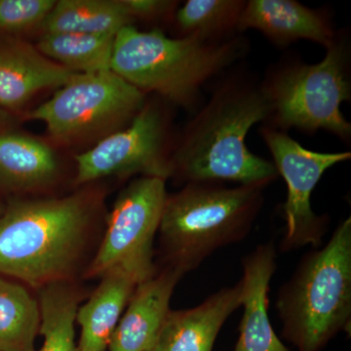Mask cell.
Here are the masks:
<instances>
[{
	"mask_svg": "<svg viewBox=\"0 0 351 351\" xmlns=\"http://www.w3.org/2000/svg\"><path fill=\"white\" fill-rule=\"evenodd\" d=\"M167 196L165 180L144 176L120 193L100 249L88 267L89 278L119 270L140 284L156 274L154 239Z\"/></svg>",
	"mask_w": 351,
	"mask_h": 351,
	"instance_id": "cell-8",
	"label": "cell"
},
{
	"mask_svg": "<svg viewBox=\"0 0 351 351\" xmlns=\"http://www.w3.org/2000/svg\"><path fill=\"white\" fill-rule=\"evenodd\" d=\"M167 135L168 122L162 108L147 101L128 125L76 154V184H89L108 176L140 175L166 181L171 178Z\"/></svg>",
	"mask_w": 351,
	"mask_h": 351,
	"instance_id": "cell-10",
	"label": "cell"
},
{
	"mask_svg": "<svg viewBox=\"0 0 351 351\" xmlns=\"http://www.w3.org/2000/svg\"><path fill=\"white\" fill-rule=\"evenodd\" d=\"M114 38L105 34L49 32L43 34L36 46L41 54L64 69L91 75L112 71Z\"/></svg>",
	"mask_w": 351,
	"mask_h": 351,
	"instance_id": "cell-19",
	"label": "cell"
},
{
	"mask_svg": "<svg viewBox=\"0 0 351 351\" xmlns=\"http://www.w3.org/2000/svg\"><path fill=\"white\" fill-rule=\"evenodd\" d=\"M261 84L271 106L272 128L325 130L343 140L350 137V123L341 110L343 101L350 98L348 49L339 39L327 48L319 63L284 64Z\"/></svg>",
	"mask_w": 351,
	"mask_h": 351,
	"instance_id": "cell-6",
	"label": "cell"
},
{
	"mask_svg": "<svg viewBox=\"0 0 351 351\" xmlns=\"http://www.w3.org/2000/svg\"><path fill=\"white\" fill-rule=\"evenodd\" d=\"M267 186L189 182L168 195L158 230L165 267L184 274L219 249L242 241L262 211Z\"/></svg>",
	"mask_w": 351,
	"mask_h": 351,
	"instance_id": "cell-5",
	"label": "cell"
},
{
	"mask_svg": "<svg viewBox=\"0 0 351 351\" xmlns=\"http://www.w3.org/2000/svg\"><path fill=\"white\" fill-rule=\"evenodd\" d=\"M261 136L271 154L277 174L287 186L282 207L285 232L279 249L290 252L307 245L320 248L329 228V218L314 213L311 195L324 173L350 160V152L309 151L286 132L270 126L262 127Z\"/></svg>",
	"mask_w": 351,
	"mask_h": 351,
	"instance_id": "cell-9",
	"label": "cell"
},
{
	"mask_svg": "<svg viewBox=\"0 0 351 351\" xmlns=\"http://www.w3.org/2000/svg\"><path fill=\"white\" fill-rule=\"evenodd\" d=\"M92 193L13 201L0 216V276L34 287L73 270L97 208Z\"/></svg>",
	"mask_w": 351,
	"mask_h": 351,
	"instance_id": "cell-2",
	"label": "cell"
},
{
	"mask_svg": "<svg viewBox=\"0 0 351 351\" xmlns=\"http://www.w3.org/2000/svg\"><path fill=\"white\" fill-rule=\"evenodd\" d=\"M247 1L244 0H189L175 12L182 36L219 40L233 36Z\"/></svg>",
	"mask_w": 351,
	"mask_h": 351,
	"instance_id": "cell-22",
	"label": "cell"
},
{
	"mask_svg": "<svg viewBox=\"0 0 351 351\" xmlns=\"http://www.w3.org/2000/svg\"><path fill=\"white\" fill-rule=\"evenodd\" d=\"M133 22L124 0H59L41 31L117 36Z\"/></svg>",
	"mask_w": 351,
	"mask_h": 351,
	"instance_id": "cell-18",
	"label": "cell"
},
{
	"mask_svg": "<svg viewBox=\"0 0 351 351\" xmlns=\"http://www.w3.org/2000/svg\"><path fill=\"white\" fill-rule=\"evenodd\" d=\"M134 21L161 19L174 12L177 2L165 0H124Z\"/></svg>",
	"mask_w": 351,
	"mask_h": 351,
	"instance_id": "cell-24",
	"label": "cell"
},
{
	"mask_svg": "<svg viewBox=\"0 0 351 351\" xmlns=\"http://www.w3.org/2000/svg\"><path fill=\"white\" fill-rule=\"evenodd\" d=\"M242 283L221 289L193 308L170 311L147 351H212L219 331L241 306Z\"/></svg>",
	"mask_w": 351,
	"mask_h": 351,
	"instance_id": "cell-14",
	"label": "cell"
},
{
	"mask_svg": "<svg viewBox=\"0 0 351 351\" xmlns=\"http://www.w3.org/2000/svg\"><path fill=\"white\" fill-rule=\"evenodd\" d=\"M147 103V94L112 71L76 73L25 119L45 124L59 144L103 138L128 125Z\"/></svg>",
	"mask_w": 351,
	"mask_h": 351,
	"instance_id": "cell-7",
	"label": "cell"
},
{
	"mask_svg": "<svg viewBox=\"0 0 351 351\" xmlns=\"http://www.w3.org/2000/svg\"><path fill=\"white\" fill-rule=\"evenodd\" d=\"M245 51L246 41L239 36L171 38L160 29L141 32L132 25L115 36L110 69L143 93L195 110L203 85Z\"/></svg>",
	"mask_w": 351,
	"mask_h": 351,
	"instance_id": "cell-3",
	"label": "cell"
},
{
	"mask_svg": "<svg viewBox=\"0 0 351 351\" xmlns=\"http://www.w3.org/2000/svg\"><path fill=\"white\" fill-rule=\"evenodd\" d=\"M276 307L281 337L298 351H321L351 320V218L321 248L306 253L281 286Z\"/></svg>",
	"mask_w": 351,
	"mask_h": 351,
	"instance_id": "cell-4",
	"label": "cell"
},
{
	"mask_svg": "<svg viewBox=\"0 0 351 351\" xmlns=\"http://www.w3.org/2000/svg\"><path fill=\"white\" fill-rule=\"evenodd\" d=\"M101 283L86 304L78 307L76 322L82 327L77 351H106L113 332L138 283L114 270L101 277Z\"/></svg>",
	"mask_w": 351,
	"mask_h": 351,
	"instance_id": "cell-17",
	"label": "cell"
},
{
	"mask_svg": "<svg viewBox=\"0 0 351 351\" xmlns=\"http://www.w3.org/2000/svg\"><path fill=\"white\" fill-rule=\"evenodd\" d=\"M8 112L0 108V131L7 130V127L10 125L12 119Z\"/></svg>",
	"mask_w": 351,
	"mask_h": 351,
	"instance_id": "cell-25",
	"label": "cell"
},
{
	"mask_svg": "<svg viewBox=\"0 0 351 351\" xmlns=\"http://www.w3.org/2000/svg\"><path fill=\"white\" fill-rule=\"evenodd\" d=\"M54 149L25 134L0 131V186L27 193L49 186L59 174Z\"/></svg>",
	"mask_w": 351,
	"mask_h": 351,
	"instance_id": "cell-16",
	"label": "cell"
},
{
	"mask_svg": "<svg viewBox=\"0 0 351 351\" xmlns=\"http://www.w3.org/2000/svg\"><path fill=\"white\" fill-rule=\"evenodd\" d=\"M55 0H0V32L22 34L43 27Z\"/></svg>",
	"mask_w": 351,
	"mask_h": 351,
	"instance_id": "cell-23",
	"label": "cell"
},
{
	"mask_svg": "<svg viewBox=\"0 0 351 351\" xmlns=\"http://www.w3.org/2000/svg\"><path fill=\"white\" fill-rule=\"evenodd\" d=\"M76 75L18 36L0 32V108L19 112L41 92L59 89Z\"/></svg>",
	"mask_w": 351,
	"mask_h": 351,
	"instance_id": "cell-11",
	"label": "cell"
},
{
	"mask_svg": "<svg viewBox=\"0 0 351 351\" xmlns=\"http://www.w3.org/2000/svg\"><path fill=\"white\" fill-rule=\"evenodd\" d=\"M249 29L262 32L278 46L306 39L327 49L337 39L331 23L324 13L308 8L295 0L247 1L237 32Z\"/></svg>",
	"mask_w": 351,
	"mask_h": 351,
	"instance_id": "cell-15",
	"label": "cell"
},
{
	"mask_svg": "<svg viewBox=\"0 0 351 351\" xmlns=\"http://www.w3.org/2000/svg\"><path fill=\"white\" fill-rule=\"evenodd\" d=\"M274 241L256 247L242 258L243 315L234 351H289L277 337L269 315L270 281L277 269Z\"/></svg>",
	"mask_w": 351,
	"mask_h": 351,
	"instance_id": "cell-12",
	"label": "cell"
},
{
	"mask_svg": "<svg viewBox=\"0 0 351 351\" xmlns=\"http://www.w3.org/2000/svg\"><path fill=\"white\" fill-rule=\"evenodd\" d=\"M80 295L64 281L41 288L39 297L43 343L36 351H77L75 323Z\"/></svg>",
	"mask_w": 351,
	"mask_h": 351,
	"instance_id": "cell-21",
	"label": "cell"
},
{
	"mask_svg": "<svg viewBox=\"0 0 351 351\" xmlns=\"http://www.w3.org/2000/svg\"><path fill=\"white\" fill-rule=\"evenodd\" d=\"M38 302L19 284L0 277V351H36Z\"/></svg>",
	"mask_w": 351,
	"mask_h": 351,
	"instance_id": "cell-20",
	"label": "cell"
},
{
	"mask_svg": "<svg viewBox=\"0 0 351 351\" xmlns=\"http://www.w3.org/2000/svg\"><path fill=\"white\" fill-rule=\"evenodd\" d=\"M271 106L262 84L246 75L228 76L184 128L171 154V178L189 182H234L269 186L274 163L246 145L252 127L269 121Z\"/></svg>",
	"mask_w": 351,
	"mask_h": 351,
	"instance_id": "cell-1",
	"label": "cell"
},
{
	"mask_svg": "<svg viewBox=\"0 0 351 351\" xmlns=\"http://www.w3.org/2000/svg\"><path fill=\"white\" fill-rule=\"evenodd\" d=\"M184 274L165 267L138 284L110 339L108 351H147L154 345L168 313L170 301Z\"/></svg>",
	"mask_w": 351,
	"mask_h": 351,
	"instance_id": "cell-13",
	"label": "cell"
}]
</instances>
